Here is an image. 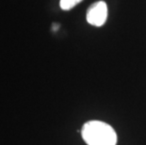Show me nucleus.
Returning a JSON list of instances; mask_svg holds the SVG:
<instances>
[{
    "label": "nucleus",
    "instance_id": "20e7f679",
    "mask_svg": "<svg viewBox=\"0 0 146 145\" xmlns=\"http://www.w3.org/2000/svg\"><path fill=\"white\" fill-rule=\"evenodd\" d=\"M52 28H53V30L57 31L58 28V24H53V27H52Z\"/></svg>",
    "mask_w": 146,
    "mask_h": 145
},
{
    "label": "nucleus",
    "instance_id": "f257e3e1",
    "mask_svg": "<svg viewBox=\"0 0 146 145\" xmlns=\"http://www.w3.org/2000/svg\"><path fill=\"white\" fill-rule=\"evenodd\" d=\"M84 141L88 145H116L117 134L113 127L101 121H90L81 129Z\"/></svg>",
    "mask_w": 146,
    "mask_h": 145
},
{
    "label": "nucleus",
    "instance_id": "f03ea898",
    "mask_svg": "<svg viewBox=\"0 0 146 145\" xmlns=\"http://www.w3.org/2000/svg\"><path fill=\"white\" fill-rule=\"evenodd\" d=\"M87 21L94 26H102L108 18V6L104 1H98L90 6L87 11Z\"/></svg>",
    "mask_w": 146,
    "mask_h": 145
},
{
    "label": "nucleus",
    "instance_id": "7ed1b4c3",
    "mask_svg": "<svg viewBox=\"0 0 146 145\" xmlns=\"http://www.w3.org/2000/svg\"><path fill=\"white\" fill-rule=\"evenodd\" d=\"M82 1L83 0H60V6L63 11H70Z\"/></svg>",
    "mask_w": 146,
    "mask_h": 145
}]
</instances>
